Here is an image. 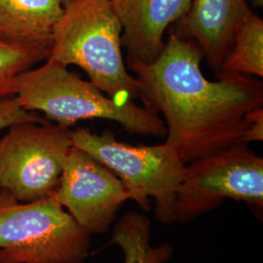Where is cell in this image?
Wrapping results in <instances>:
<instances>
[{"instance_id": "cell-1", "label": "cell", "mask_w": 263, "mask_h": 263, "mask_svg": "<svg viewBox=\"0 0 263 263\" xmlns=\"http://www.w3.org/2000/svg\"><path fill=\"white\" fill-rule=\"evenodd\" d=\"M202 59L196 45L170 32L155 61L126 65L136 73L143 106L165 119V143L185 165L245 143L249 115L263 105L261 81L226 74L211 81Z\"/></svg>"}, {"instance_id": "cell-2", "label": "cell", "mask_w": 263, "mask_h": 263, "mask_svg": "<svg viewBox=\"0 0 263 263\" xmlns=\"http://www.w3.org/2000/svg\"><path fill=\"white\" fill-rule=\"evenodd\" d=\"M48 60L81 67L90 81L118 102L140 98V85L123 58L122 25L111 0H62Z\"/></svg>"}, {"instance_id": "cell-3", "label": "cell", "mask_w": 263, "mask_h": 263, "mask_svg": "<svg viewBox=\"0 0 263 263\" xmlns=\"http://www.w3.org/2000/svg\"><path fill=\"white\" fill-rule=\"evenodd\" d=\"M15 97L25 110L43 112L48 120L69 128L81 120L104 119L120 124L130 134L160 138L167 133L159 114L134 101L113 100L52 60L20 73Z\"/></svg>"}, {"instance_id": "cell-4", "label": "cell", "mask_w": 263, "mask_h": 263, "mask_svg": "<svg viewBox=\"0 0 263 263\" xmlns=\"http://www.w3.org/2000/svg\"><path fill=\"white\" fill-rule=\"evenodd\" d=\"M89 234L55 194L20 202L0 189V263H83Z\"/></svg>"}, {"instance_id": "cell-5", "label": "cell", "mask_w": 263, "mask_h": 263, "mask_svg": "<svg viewBox=\"0 0 263 263\" xmlns=\"http://www.w3.org/2000/svg\"><path fill=\"white\" fill-rule=\"evenodd\" d=\"M72 145L99 161L121 180L130 199L147 211L149 199L163 224L174 222V205L185 164L167 143L132 145L117 141L112 133L94 134L86 128L71 131Z\"/></svg>"}, {"instance_id": "cell-6", "label": "cell", "mask_w": 263, "mask_h": 263, "mask_svg": "<svg viewBox=\"0 0 263 263\" xmlns=\"http://www.w3.org/2000/svg\"><path fill=\"white\" fill-rule=\"evenodd\" d=\"M226 199L263 209V158L238 143L185 165L174 205V222L188 223Z\"/></svg>"}, {"instance_id": "cell-7", "label": "cell", "mask_w": 263, "mask_h": 263, "mask_svg": "<svg viewBox=\"0 0 263 263\" xmlns=\"http://www.w3.org/2000/svg\"><path fill=\"white\" fill-rule=\"evenodd\" d=\"M71 131L46 121L10 126L0 138V189L20 202L55 194L73 146Z\"/></svg>"}, {"instance_id": "cell-8", "label": "cell", "mask_w": 263, "mask_h": 263, "mask_svg": "<svg viewBox=\"0 0 263 263\" xmlns=\"http://www.w3.org/2000/svg\"><path fill=\"white\" fill-rule=\"evenodd\" d=\"M56 197L89 234L106 233L130 195L110 170L84 151L68 152Z\"/></svg>"}, {"instance_id": "cell-9", "label": "cell", "mask_w": 263, "mask_h": 263, "mask_svg": "<svg viewBox=\"0 0 263 263\" xmlns=\"http://www.w3.org/2000/svg\"><path fill=\"white\" fill-rule=\"evenodd\" d=\"M251 12L249 0H192L187 13L170 28V32L196 45L217 73L237 28Z\"/></svg>"}, {"instance_id": "cell-10", "label": "cell", "mask_w": 263, "mask_h": 263, "mask_svg": "<svg viewBox=\"0 0 263 263\" xmlns=\"http://www.w3.org/2000/svg\"><path fill=\"white\" fill-rule=\"evenodd\" d=\"M192 0H111L122 25L127 63L151 64L165 46L164 34L190 8Z\"/></svg>"}, {"instance_id": "cell-11", "label": "cell", "mask_w": 263, "mask_h": 263, "mask_svg": "<svg viewBox=\"0 0 263 263\" xmlns=\"http://www.w3.org/2000/svg\"><path fill=\"white\" fill-rule=\"evenodd\" d=\"M62 0H0V40L52 46Z\"/></svg>"}, {"instance_id": "cell-12", "label": "cell", "mask_w": 263, "mask_h": 263, "mask_svg": "<svg viewBox=\"0 0 263 263\" xmlns=\"http://www.w3.org/2000/svg\"><path fill=\"white\" fill-rule=\"evenodd\" d=\"M107 245L121 249L125 263H167L174 255V247L169 243L152 245L151 221L137 212H130L119 219Z\"/></svg>"}, {"instance_id": "cell-13", "label": "cell", "mask_w": 263, "mask_h": 263, "mask_svg": "<svg viewBox=\"0 0 263 263\" xmlns=\"http://www.w3.org/2000/svg\"><path fill=\"white\" fill-rule=\"evenodd\" d=\"M217 74L263 76V20L251 12L236 30Z\"/></svg>"}, {"instance_id": "cell-14", "label": "cell", "mask_w": 263, "mask_h": 263, "mask_svg": "<svg viewBox=\"0 0 263 263\" xmlns=\"http://www.w3.org/2000/svg\"><path fill=\"white\" fill-rule=\"evenodd\" d=\"M47 45H23L0 40V98L15 96V81L25 70L47 61Z\"/></svg>"}, {"instance_id": "cell-15", "label": "cell", "mask_w": 263, "mask_h": 263, "mask_svg": "<svg viewBox=\"0 0 263 263\" xmlns=\"http://www.w3.org/2000/svg\"><path fill=\"white\" fill-rule=\"evenodd\" d=\"M43 121L37 114L25 110L15 96L0 98V132L17 123Z\"/></svg>"}, {"instance_id": "cell-16", "label": "cell", "mask_w": 263, "mask_h": 263, "mask_svg": "<svg viewBox=\"0 0 263 263\" xmlns=\"http://www.w3.org/2000/svg\"><path fill=\"white\" fill-rule=\"evenodd\" d=\"M263 140V106L256 108L249 115V128L245 136V143Z\"/></svg>"}]
</instances>
